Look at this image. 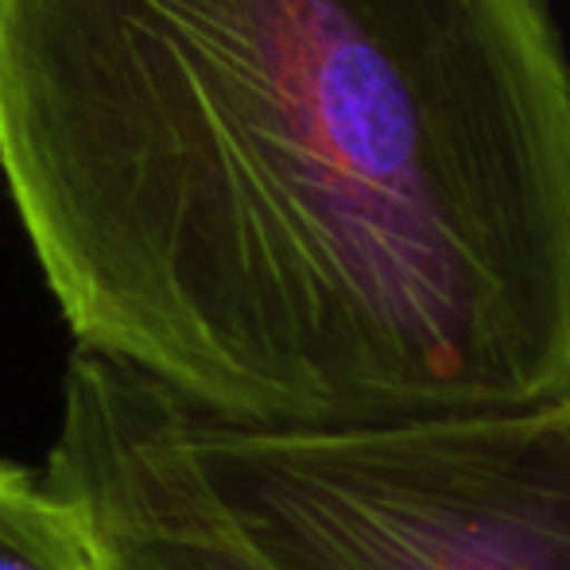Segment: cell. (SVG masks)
<instances>
[{"instance_id": "cell-1", "label": "cell", "mask_w": 570, "mask_h": 570, "mask_svg": "<svg viewBox=\"0 0 570 570\" xmlns=\"http://www.w3.org/2000/svg\"><path fill=\"white\" fill-rule=\"evenodd\" d=\"M0 183L78 350L190 415L570 392L551 0H0Z\"/></svg>"}, {"instance_id": "cell-2", "label": "cell", "mask_w": 570, "mask_h": 570, "mask_svg": "<svg viewBox=\"0 0 570 570\" xmlns=\"http://www.w3.org/2000/svg\"><path fill=\"white\" fill-rule=\"evenodd\" d=\"M156 400L233 524L284 570H570V392L342 431L233 428Z\"/></svg>"}, {"instance_id": "cell-3", "label": "cell", "mask_w": 570, "mask_h": 570, "mask_svg": "<svg viewBox=\"0 0 570 570\" xmlns=\"http://www.w3.org/2000/svg\"><path fill=\"white\" fill-rule=\"evenodd\" d=\"M47 481L90 517L109 570H284L229 520L140 373L75 350Z\"/></svg>"}, {"instance_id": "cell-4", "label": "cell", "mask_w": 570, "mask_h": 570, "mask_svg": "<svg viewBox=\"0 0 570 570\" xmlns=\"http://www.w3.org/2000/svg\"><path fill=\"white\" fill-rule=\"evenodd\" d=\"M0 570H109V559L70 497L0 462Z\"/></svg>"}]
</instances>
